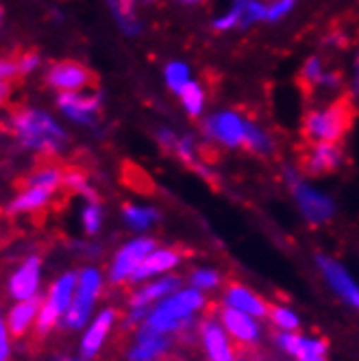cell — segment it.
I'll return each instance as SVG.
<instances>
[{"label":"cell","instance_id":"1","mask_svg":"<svg viewBox=\"0 0 359 361\" xmlns=\"http://www.w3.org/2000/svg\"><path fill=\"white\" fill-rule=\"evenodd\" d=\"M9 124L24 148L42 152L46 157H55L68 144L63 128L53 120V116H48L42 109L16 107L9 116Z\"/></svg>","mask_w":359,"mask_h":361},{"label":"cell","instance_id":"2","mask_svg":"<svg viewBox=\"0 0 359 361\" xmlns=\"http://www.w3.org/2000/svg\"><path fill=\"white\" fill-rule=\"evenodd\" d=\"M355 107L351 96H342L324 109H312L303 122L305 144H338L353 124Z\"/></svg>","mask_w":359,"mask_h":361},{"label":"cell","instance_id":"3","mask_svg":"<svg viewBox=\"0 0 359 361\" xmlns=\"http://www.w3.org/2000/svg\"><path fill=\"white\" fill-rule=\"evenodd\" d=\"M205 298L196 290H183L164 300L155 312H150L144 326L155 333H174L183 326L194 324L192 314L202 309Z\"/></svg>","mask_w":359,"mask_h":361},{"label":"cell","instance_id":"4","mask_svg":"<svg viewBox=\"0 0 359 361\" xmlns=\"http://www.w3.org/2000/svg\"><path fill=\"white\" fill-rule=\"evenodd\" d=\"M76 283H79L76 274L74 272H66V274H61L53 283V286H50V292H48V296L42 302L39 316H37V324H35L37 340H44L46 335L59 324V320L66 316L68 307L72 305V298H74Z\"/></svg>","mask_w":359,"mask_h":361},{"label":"cell","instance_id":"5","mask_svg":"<svg viewBox=\"0 0 359 361\" xmlns=\"http://www.w3.org/2000/svg\"><path fill=\"white\" fill-rule=\"evenodd\" d=\"M100 286H102V279L100 272L94 268H85L79 276V288H76V296L72 298V305L68 307V312L63 316V326L66 329H81L90 314H92V307L96 296L100 294Z\"/></svg>","mask_w":359,"mask_h":361},{"label":"cell","instance_id":"6","mask_svg":"<svg viewBox=\"0 0 359 361\" xmlns=\"http://www.w3.org/2000/svg\"><path fill=\"white\" fill-rule=\"evenodd\" d=\"M44 83L57 92H81L85 87H94L98 79L87 66L74 59H63L48 66L44 74Z\"/></svg>","mask_w":359,"mask_h":361},{"label":"cell","instance_id":"7","mask_svg":"<svg viewBox=\"0 0 359 361\" xmlns=\"http://www.w3.org/2000/svg\"><path fill=\"white\" fill-rule=\"evenodd\" d=\"M157 242L150 240V238H140V240H133L129 244H124L116 259L111 264V272H109V281L111 286H122V283H129L131 274L140 268V264L146 259V257L155 250Z\"/></svg>","mask_w":359,"mask_h":361},{"label":"cell","instance_id":"8","mask_svg":"<svg viewBox=\"0 0 359 361\" xmlns=\"http://www.w3.org/2000/svg\"><path fill=\"white\" fill-rule=\"evenodd\" d=\"M290 183H292V192L294 198L298 202V207L305 216V220L310 224H324L331 216H333V200L327 198L324 194H318L316 190L307 188L303 180H298L294 174H290Z\"/></svg>","mask_w":359,"mask_h":361},{"label":"cell","instance_id":"9","mask_svg":"<svg viewBox=\"0 0 359 361\" xmlns=\"http://www.w3.org/2000/svg\"><path fill=\"white\" fill-rule=\"evenodd\" d=\"M342 164V150L338 144H307L300 150V170L310 176L336 172Z\"/></svg>","mask_w":359,"mask_h":361},{"label":"cell","instance_id":"10","mask_svg":"<svg viewBox=\"0 0 359 361\" xmlns=\"http://www.w3.org/2000/svg\"><path fill=\"white\" fill-rule=\"evenodd\" d=\"M190 248L188 246H170V248H162V250H152L146 259L140 264V268L131 274L129 283H140L152 274H159V272H166V270H172L174 266L181 264L185 257H190Z\"/></svg>","mask_w":359,"mask_h":361},{"label":"cell","instance_id":"11","mask_svg":"<svg viewBox=\"0 0 359 361\" xmlns=\"http://www.w3.org/2000/svg\"><path fill=\"white\" fill-rule=\"evenodd\" d=\"M216 316L222 320V326L236 340V344H246V346L260 344V326L255 324L252 318H248V314L240 312L236 307H218Z\"/></svg>","mask_w":359,"mask_h":361},{"label":"cell","instance_id":"12","mask_svg":"<svg viewBox=\"0 0 359 361\" xmlns=\"http://www.w3.org/2000/svg\"><path fill=\"white\" fill-rule=\"evenodd\" d=\"M214 312H205V320L200 322V340L207 348L209 361H238L236 346H231L226 333L214 320Z\"/></svg>","mask_w":359,"mask_h":361},{"label":"cell","instance_id":"13","mask_svg":"<svg viewBox=\"0 0 359 361\" xmlns=\"http://www.w3.org/2000/svg\"><path fill=\"white\" fill-rule=\"evenodd\" d=\"M57 107L74 122L92 126L96 122V114L100 109V96H85L81 92H59Z\"/></svg>","mask_w":359,"mask_h":361},{"label":"cell","instance_id":"14","mask_svg":"<svg viewBox=\"0 0 359 361\" xmlns=\"http://www.w3.org/2000/svg\"><path fill=\"white\" fill-rule=\"evenodd\" d=\"M39 274H42V257L31 255L9 279V294L16 300L35 298L39 290Z\"/></svg>","mask_w":359,"mask_h":361},{"label":"cell","instance_id":"15","mask_svg":"<svg viewBox=\"0 0 359 361\" xmlns=\"http://www.w3.org/2000/svg\"><path fill=\"white\" fill-rule=\"evenodd\" d=\"M246 128H248V122L240 114H233V111L218 114V116L209 118V122H207V133L226 146L244 144Z\"/></svg>","mask_w":359,"mask_h":361},{"label":"cell","instance_id":"16","mask_svg":"<svg viewBox=\"0 0 359 361\" xmlns=\"http://www.w3.org/2000/svg\"><path fill=\"white\" fill-rule=\"evenodd\" d=\"M318 266L324 272L329 286L336 290L351 307L359 309V288H357V283L348 276V272L338 262H333V259L322 257V255L318 257Z\"/></svg>","mask_w":359,"mask_h":361},{"label":"cell","instance_id":"17","mask_svg":"<svg viewBox=\"0 0 359 361\" xmlns=\"http://www.w3.org/2000/svg\"><path fill=\"white\" fill-rule=\"evenodd\" d=\"M170 338L166 333H155L146 326L138 331V344L126 353L129 361H157L170 348Z\"/></svg>","mask_w":359,"mask_h":361},{"label":"cell","instance_id":"18","mask_svg":"<svg viewBox=\"0 0 359 361\" xmlns=\"http://www.w3.org/2000/svg\"><path fill=\"white\" fill-rule=\"evenodd\" d=\"M224 300L229 307H236L244 314H250V316H257V318H268V302L252 294L246 286L238 281H226V290H224Z\"/></svg>","mask_w":359,"mask_h":361},{"label":"cell","instance_id":"19","mask_svg":"<svg viewBox=\"0 0 359 361\" xmlns=\"http://www.w3.org/2000/svg\"><path fill=\"white\" fill-rule=\"evenodd\" d=\"M116 318H118V312L111 307L98 314V318L92 322V326L83 335V342H81V357L83 359H94L98 355V350L102 348V344H105V340H107V335H109Z\"/></svg>","mask_w":359,"mask_h":361},{"label":"cell","instance_id":"20","mask_svg":"<svg viewBox=\"0 0 359 361\" xmlns=\"http://www.w3.org/2000/svg\"><path fill=\"white\" fill-rule=\"evenodd\" d=\"M55 190H48V188H27L22 190L7 207V214L9 216H20V214H39L44 212L50 200L55 198Z\"/></svg>","mask_w":359,"mask_h":361},{"label":"cell","instance_id":"21","mask_svg":"<svg viewBox=\"0 0 359 361\" xmlns=\"http://www.w3.org/2000/svg\"><path fill=\"white\" fill-rule=\"evenodd\" d=\"M42 302H44V298L35 296L29 300H18L11 307V312L7 316V329L13 338H24V335H27V331L33 326V320L39 316Z\"/></svg>","mask_w":359,"mask_h":361},{"label":"cell","instance_id":"22","mask_svg":"<svg viewBox=\"0 0 359 361\" xmlns=\"http://www.w3.org/2000/svg\"><path fill=\"white\" fill-rule=\"evenodd\" d=\"M61 180H63V168L55 166V164H42L37 166L33 172H29L24 178L18 180L20 190L27 188H48V190H61Z\"/></svg>","mask_w":359,"mask_h":361},{"label":"cell","instance_id":"23","mask_svg":"<svg viewBox=\"0 0 359 361\" xmlns=\"http://www.w3.org/2000/svg\"><path fill=\"white\" fill-rule=\"evenodd\" d=\"M181 288V279L178 276H166L157 283H150V286H144L140 290H135L129 296V307L131 309H140V307H148L152 300H157L166 294H172L174 290Z\"/></svg>","mask_w":359,"mask_h":361},{"label":"cell","instance_id":"24","mask_svg":"<svg viewBox=\"0 0 359 361\" xmlns=\"http://www.w3.org/2000/svg\"><path fill=\"white\" fill-rule=\"evenodd\" d=\"M122 214H124L126 224H129L131 228H135V231H144L152 222H157L162 218L155 209H150V207H138V204H129V202H126L124 207H122Z\"/></svg>","mask_w":359,"mask_h":361},{"label":"cell","instance_id":"25","mask_svg":"<svg viewBox=\"0 0 359 361\" xmlns=\"http://www.w3.org/2000/svg\"><path fill=\"white\" fill-rule=\"evenodd\" d=\"M122 180L126 183V188H131V190H135L140 194H150L152 192V180H150V176L142 168H138L133 164H124V168H122Z\"/></svg>","mask_w":359,"mask_h":361},{"label":"cell","instance_id":"26","mask_svg":"<svg viewBox=\"0 0 359 361\" xmlns=\"http://www.w3.org/2000/svg\"><path fill=\"white\" fill-rule=\"evenodd\" d=\"M133 5H135V0H109V7H111L114 16L118 18L120 27H122L126 33H135V31H138V22H135Z\"/></svg>","mask_w":359,"mask_h":361},{"label":"cell","instance_id":"27","mask_svg":"<svg viewBox=\"0 0 359 361\" xmlns=\"http://www.w3.org/2000/svg\"><path fill=\"white\" fill-rule=\"evenodd\" d=\"M296 361H327V342L324 340H310L300 338L298 350H296Z\"/></svg>","mask_w":359,"mask_h":361},{"label":"cell","instance_id":"28","mask_svg":"<svg viewBox=\"0 0 359 361\" xmlns=\"http://www.w3.org/2000/svg\"><path fill=\"white\" fill-rule=\"evenodd\" d=\"M322 66H320V59H310L305 63L303 72H300V85L307 94H312L320 83H322Z\"/></svg>","mask_w":359,"mask_h":361},{"label":"cell","instance_id":"29","mask_svg":"<svg viewBox=\"0 0 359 361\" xmlns=\"http://www.w3.org/2000/svg\"><path fill=\"white\" fill-rule=\"evenodd\" d=\"M268 318H270L276 326L286 329V331H296V329L300 326L298 318L290 312V309L279 307V305H270V307H268Z\"/></svg>","mask_w":359,"mask_h":361},{"label":"cell","instance_id":"30","mask_svg":"<svg viewBox=\"0 0 359 361\" xmlns=\"http://www.w3.org/2000/svg\"><path fill=\"white\" fill-rule=\"evenodd\" d=\"M244 146L248 150H252V152H268L270 150V140H268V135L262 131V128H257L255 124H248Z\"/></svg>","mask_w":359,"mask_h":361},{"label":"cell","instance_id":"31","mask_svg":"<svg viewBox=\"0 0 359 361\" xmlns=\"http://www.w3.org/2000/svg\"><path fill=\"white\" fill-rule=\"evenodd\" d=\"M178 94H181L183 105L190 111V116H198L202 109V90L196 83H185V87Z\"/></svg>","mask_w":359,"mask_h":361},{"label":"cell","instance_id":"32","mask_svg":"<svg viewBox=\"0 0 359 361\" xmlns=\"http://www.w3.org/2000/svg\"><path fill=\"white\" fill-rule=\"evenodd\" d=\"M194 290H214L222 283V276L216 270H196L190 279Z\"/></svg>","mask_w":359,"mask_h":361},{"label":"cell","instance_id":"33","mask_svg":"<svg viewBox=\"0 0 359 361\" xmlns=\"http://www.w3.org/2000/svg\"><path fill=\"white\" fill-rule=\"evenodd\" d=\"M102 224V209L98 202H90L83 209V228L87 235H96Z\"/></svg>","mask_w":359,"mask_h":361},{"label":"cell","instance_id":"34","mask_svg":"<svg viewBox=\"0 0 359 361\" xmlns=\"http://www.w3.org/2000/svg\"><path fill=\"white\" fill-rule=\"evenodd\" d=\"M166 81L174 92H181L188 83V66L183 63H170L166 68Z\"/></svg>","mask_w":359,"mask_h":361},{"label":"cell","instance_id":"35","mask_svg":"<svg viewBox=\"0 0 359 361\" xmlns=\"http://www.w3.org/2000/svg\"><path fill=\"white\" fill-rule=\"evenodd\" d=\"M16 63H18V74L27 76V74H31V72H35L39 68L42 57H39V53H35V50H27V53H22L16 59Z\"/></svg>","mask_w":359,"mask_h":361},{"label":"cell","instance_id":"36","mask_svg":"<svg viewBox=\"0 0 359 361\" xmlns=\"http://www.w3.org/2000/svg\"><path fill=\"white\" fill-rule=\"evenodd\" d=\"M272 338L276 342V346H281L286 353L290 355H296L298 350V344H300V335L292 333V331H286V333H272Z\"/></svg>","mask_w":359,"mask_h":361},{"label":"cell","instance_id":"37","mask_svg":"<svg viewBox=\"0 0 359 361\" xmlns=\"http://www.w3.org/2000/svg\"><path fill=\"white\" fill-rule=\"evenodd\" d=\"M292 5H294V0H276L272 7L266 9V18L268 20H276V18H281L284 13H288L292 9Z\"/></svg>","mask_w":359,"mask_h":361},{"label":"cell","instance_id":"38","mask_svg":"<svg viewBox=\"0 0 359 361\" xmlns=\"http://www.w3.org/2000/svg\"><path fill=\"white\" fill-rule=\"evenodd\" d=\"M9 338H7V326L0 318V361H9Z\"/></svg>","mask_w":359,"mask_h":361},{"label":"cell","instance_id":"39","mask_svg":"<svg viewBox=\"0 0 359 361\" xmlns=\"http://www.w3.org/2000/svg\"><path fill=\"white\" fill-rule=\"evenodd\" d=\"M11 85H13V81H7L3 66H0V105H5V102H7V98L11 94Z\"/></svg>","mask_w":359,"mask_h":361},{"label":"cell","instance_id":"40","mask_svg":"<svg viewBox=\"0 0 359 361\" xmlns=\"http://www.w3.org/2000/svg\"><path fill=\"white\" fill-rule=\"evenodd\" d=\"M55 361H90V359H83V357H70V355H63V357H57Z\"/></svg>","mask_w":359,"mask_h":361},{"label":"cell","instance_id":"41","mask_svg":"<svg viewBox=\"0 0 359 361\" xmlns=\"http://www.w3.org/2000/svg\"><path fill=\"white\" fill-rule=\"evenodd\" d=\"M3 13H5V11H3V7H0V22H3Z\"/></svg>","mask_w":359,"mask_h":361},{"label":"cell","instance_id":"42","mask_svg":"<svg viewBox=\"0 0 359 361\" xmlns=\"http://www.w3.org/2000/svg\"><path fill=\"white\" fill-rule=\"evenodd\" d=\"M183 3H196V0H183Z\"/></svg>","mask_w":359,"mask_h":361}]
</instances>
